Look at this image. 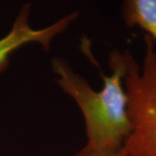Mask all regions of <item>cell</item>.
Returning <instances> with one entry per match:
<instances>
[{"mask_svg":"<svg viewBox=\"0 0 156 156\" xmlns=\"http://www.w3.org/2000/svg\"><path fill=\"white\" fill-rule=\"evenodd\" d=\"M30 4L23 6L10 33L0 40V72L9 63V56L23 44L38 43L44 50H50V44L56 35L62 33L78 17L77 12L67 15L49 27L34 30L29 24Z\"/></svg>","mask_w":156,"mask_h":156,"instance_id":"cell-3","label":"cell"},{"mask_svg":"<svg viewBox=\"0 0 156 156\" xmlns=\"http://www.w3.org/2000/svg\"><path fill=\"white\" fill-rule=\"evenodd\" d=\"M75 156H129L126 153V151L123 149V147L119 150L116 153H114V154H97V153H95L93 151L89 150L87 149L85 147L82 150H80L78 152L77 154Z\"/></svg>","mask_w":156,"mask_h":156,"instance_id":"cell-5","label":"cell"},{"mask_svg":"<svg viewBox=\"0 0 156 156\" xmlns=\"http://www.w3.org/2000/svg\"><path fill=\"white\" fill-rule=\"evenodd\" d=\"M129 52L114 50L108 65L111 75L101 72L103 87L100 91L91 88L88 81L72 70L62 58L55 57L51 65L59 76L57 83L71 96L83 113L88 142L85 147L101 154L121 150L132 132L128 114V97L124 88Z\"/></svg>","mask_w":156,"mask_h":156,"instance_id":"cell-1","label":"cell"},{"mask_svg":"<svg viewBox=\"0 0 156 156\" xmlns=\"http://www.w3.org/2000/svg\"><path fill=\"white\" fill-rule=\"evenodd\" d=\"M144 42L142 66L129 53L124 76L132 132L123 149L129 156H156V44L147 34Z\"/></svg>","mask_w":156,"mask_h":156,"instance_id":"cell-2","label":"cell"},{"mask_svg":"<svg viewBox=\"0 0 156 156\" xmlns=\"http://www.w3.org/2000/svg\"><path fill=\"white\" fill-rule=\"evenodd\" d=\"M121 15L128 27H140L156 44V0H123Z\"/></svg>","mask_w":156,"mask_h":156,"instance_id":"cell-4","label":"cell"}]
</instances>
